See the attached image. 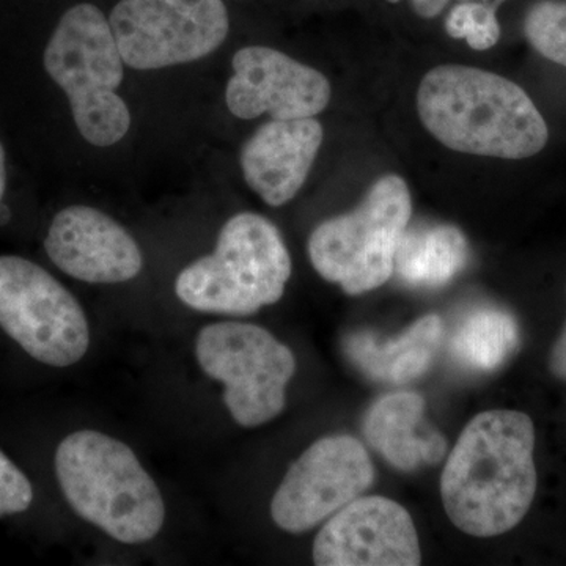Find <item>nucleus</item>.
<instances>
[{"instance_id":"obj_1","label":"nucleus","mask_w":566,"mask_h":566,"mask_svg":"<svg viewBox=\"0 0 566 566\" xmlns=\"http://www.w3.org/2000/svg\"><path fill=\"white\" fill-rule=\"evenodd\" d=\"M531 417L494 409L474 417L458 438L441 476L442 504L453 526L497 536L527 515L536 493Z\"/></svg>"},{"instance_id":"obj_2","label":"nucleus","mask_w":566,"mask_h":566,"mask_svg":"<svg viewBox=\"0 0 566 566\" xmlns=\"http://www.w3.org/2000/svg\"><path fill=\"white\" fill-rule=\"evenodd\" d=\"M420 120L450 150L526 159L546 147L549 132L526 92L506 77L463 65L428 71L417 93Z\"/></svg>"},{"instance_id":"obj_3","label":"nucleus","mask_w":566,"mask_h":566,"mask_svg":"<svg viewBox=\"0 0 566 566\" xmlns=\"http://www.w3.org/2000/svg\"><path fill=\"white\" fill-rule=\"evenodd\" d=\"M55 474L74 513L117 542L140 545L161 531V491L117 439L93 430L66 436L55 452Z\"/></svg>"},{"instance_id":"obj_4","label":"nucleus","mask_w":566,"mask_h":566,"mask_svg":"<svg viewBox=\"0 0 566 566\" xmlns=\"http://www.w3.org/2000/svg\"><path fill=\"white\" fill-rule=\"evenodd\" d=\"M292 259L273 222L255 212L233 216L211 255L181 271L175 293L193 311L248 316L281 301Z\"/></svg>"},{"instance_id":"obj_5","label":"nucleus","mask_w":566,"mask_h":566,"mask_svg":"<svg viewBox=\"0 0 566 566\" xmlns=\"http://www.w3.org/2000/svg\"><path fill=\"white\" fill-rule=\"evenodd\" d=\"M411 212L403 178H379L356 210L323 222L311 234L308 256L316 273L353 296L385 285Z\"/></svg>"},{"instance_id":"obj_6","label":"nucleus","mask_w":566,"mask_h":566,"mask_svg":"<svg viewBox=\"0 0 566 566\" xmlns=\"http://www.w3.org/2000/svg\"><path fill=\"white\" fill-rule=\"evenodd\" d=\"M196 356L205 374L226 387L223 401L241 427H260L285 408L296 359L289 346L263 327L208 324L197 335Z\"/></svg>"},{"instance_id":"obj_7","label":"nucleus","mask_w":566,"mask_h":566,"mask_svg":"<svg viewBox=\"0 0 566 566\" xmlns=\"http://www.w3.org/2000/svg\"><path fill=\"white\" fill-rule=\"evenodd\" d=\"M0 327L29 356L51 367L80 363L91 345L81 304L39 264L0 256Z\"/></svg>"},{"instance_id":"obj_8","label":"nucleus","mask_w":566,"mask_h":566,"mask_svg":"<svg viewBox=\"0 0 566 566\" xmlns=\"http://www.w3.org/2000/svg\"><path fill=\"white\" fill-rule=\"evenodd\" d=\"M125 65L159 70L199 61L229 35L222 0H120L109 18Z\"/></svg>"},{"instance_id":"obj_9","label":"nucleus","mask_w":566,"mask_h":566,"mask_svg":"<svg viewBox=\"0 0 566 566\" xmlns=\"http://www.w3.org/2000/svg\"><path fill=\"white\" fill-rule=\"evenodd\" d=\"M375 480L365 447L346 434L326 436L294 461L271 502L275 526L304 534L360 497Z\"/></svg>"},{"instance_id":"obj_10","label":"nucleus","mask_w":566,"mask_h":566,"mask_svg":"<svg viewBox=\"0 0 566 566\" xmlns=\"http://www.w3.org/2000/svg\"><path fill=\"white\" fill-rule=\"evenodd\" d=\"M123 66L111 22L92 3L66 11L44 51V69L69 96L71 112L115 98Z\"/></svg>"},{"instance_id":"obj_11","label":"nucleus","mask_w":566,"mask_h":566,"mask_svg":"<svg viewBox=\"0 0 566 566\" xmlns=\"http://www.w3.org/2000/svg\"><path fill=\"white\" fill-rule=\"evenodd\" d=\"M420 560L411 515L382 495L354 499L331 516L314 543L318 566H417Z\"/></svg>"},{"instance_id":"obj_12","label":"nucleus","mask_w":566,"mask_h":566,"mask_svg":"<svg viewBox=\"0 0 566 566\" xmlns=\"http://www.w3.org/2000/svg\"><path fill=\"white\" fill-rule=\"evenodd\" d=\"M232 65L226 103L234 117L252 120L270 114L274 120L312 118L329 104L326 76L281 51L243 48L234 54Z\"/></svg>"},{"instance_id":"obj_13","label":"nucleus","mask_w":566,"mask_h":566,"mask_svg":"<svg viewBox=\"0 0 566 566\" xmlns=\"http://www.w3.org/2000/svg\"><path fill=\"white\" fill-rule=\"evenodd\" d=\"M44 249L59 270L82 282H128L144 266L132 234L103 211L82 205L55 216Z\"/></svg>"},{"instance_id":"obj_14","label":"nucleus","mask_w":566,"mask_h":566,"mask_svg":"<svg viewBox=\"0 0 566 566\" xmlns=\"http://www.w3.org/2000/svg\"><path fill=\"white\" fill-rule=\"evenodd\" d=\"M322 144L315 118L264 123L241 150L245 182L264 202L282 207L303 188Z\"/></svg>"},{"instance_id":"obj_15","label":"nucleus","mask_w":566,"mask_h":566,"mask_svg":"<svg viewBox=\"0 0 566 566\" xmlns=\"http://www.w3.org/2000/svg\"><path fill=\"white\" fill-rule=\"evenodd\" d=\"M368 446L401 472L444 460V436L424 422V400L416 392L389 394L379 398L364 417Z\"/></svg>"},{"instance_id":"obj_16","label":"nucleus","mask_w":566,"mask_h":566,"mask_svg":"<svg viewBox=\"0 0 566 566\" xmlns=\"http://www.w3.org/2000/svg\"><path fill=\"white\" fill-rule=\"evenodd\" d=\"M444 323L427 315L395 338L359 331L345 338L344 349L357 370L386 385H405L420 378L433 364L444 340Z\"/></svg>"},{"instance_id":"obj_17","label":"nucleus","mask_w":566,"mask_h":566,"mask_svg":"<svg viewBox=\"0 0 566 566\" xmlns=\"http://www.w3.org/2000/svg\"><path fill=\"white\" fill-rule=\"evenodd\" d=\"M469 260V245L457 227L439 223L405 230L394 271L406 285L416 289H439L464 270Z\"/></svg>"},{"instance_id":"obj_18","label":"nucleus","mask_w":566,"mask_h":566,"mask_svg":"<svg viewBox=\"0 0 566 566\" xmlns=\"http://www.w3.org/2000/svg\"><path fill=\"white\" fill-rule=\"evenodd\" d=\"M520 337V326L509 312L479 308L458 324L450 354L465 370L490 374L516 353Z\"/></svg>"},{"instance_id":"obj_19","label":"nucleus","mask_w":566,"mask_h":566,"mask_svg":"<svg viewBox=\"0 0 566 566\" xmlns=\"http://www.w3.org/2000/svg\"><path fill=\"white\" fill-rule=\"evenodd\" d=\"M524 33L538 54L566 69V2H536L527 11Z\"/></svg>"},{"instance_id":"obj_20","label":"nucleus","mask_w":566,"mask_h":566,"mask_svg":"<svg viewBox=\"0 0 566 566\" xmlns=\"http://www.w3.org/2000/svg\"><path fill=\"white\" fill-rule=\"evenodd\" d=\"M446 29L453 39L468 41L475 51H486L501 39V25L491 3H460L450 11Z\"/></svg>"},{"instance_id":"obj_21","label":"nucleus","mask_w":566,"mask_h":566,"mask_svg":"<svg viewBox=\"0 0 566 566\" xmlns=\"http://www.w3.org/2000/svg\"><path fill=\"white\" fill-rule=\"evenodd\" d=\"M32 501L31 480L0 450V517L25 512Z\"/></svg>"},{"instance_id":"obj_22","label":"nucleus","mask_w":566,"mask_h":566,"mask_svg":"<svg viewBox=\"0 0 566 566\" xmlns=\"http://www.w3.org/2000/svg\"><path fill=\"white\" fill-rule=\"evenodd\" d=\"M549 370L560 381L566 382V324L549 354Z\"/></svg>"},{"instance_id":"obj_23","label":"nucleus","mask_w":566,"mask_h":566,"mask_svg":"<svg viewBox=\"0 0 566 566\" xmlns=\"http://www.w3.org/2000/svg\"><path fill=\"white\" fill-rule=\"evenodd\" d=\"M412 9L424 20L438 17L446 9L449 0H411Z\"/></svg>"},{"instance_id":"obj_24","label":"nucleus","mask_w":566,"mask_h":566,"mask_svg":"<svg viewBox=\"0 0 566 566\" xmlns=\"http://www.w3.org/2000/svg\"><path fill=\"white\" fill-rule=\"evenodd\" d=\"M7 186V170H6V150L0 144V200H2L3 192Z\"/></svg>"},{"instance_id":"obj_25","label":"nucleus","mask_w":566,"mask_h":566,"mask_svg":"<svg viewBox=\"0 0 566 566\" xmlns=\"http://www.w3.org/2000/svg\"><path fill=\"white\" fill-rule=\"evenodd\" d=\"M10 219V210L7 205L0 203V226H3V223L9 222Z\"/></svg>"},{"instance_id":"obj_26","label":"nucleus","mask_w":566,"mask_h":566,"mask_svg":"<svg viewBox=\"0 0 566 566\" xmlns=\"http://www.w3.org/2000/svg\"><path fill=\"white\" fill-rule=\"evenodd\" d=\"M483 2H486V3H494V6H497V3H501V2H504V0H483Z\"/></svg>"},{"instance_id":"obj_27","label":"nucleus","mask_w":566,"mask_h":566,"mask_svg":"<svg viewBox=\"0 0 566 566\" xmlns=\"http://www.w3.org/2000/svg\"><path fill=\"white\" fill-rule=\"evenodd\" d=\"M387 2H390V3H398V2H400V0H387Z\"/></svg>"}]
</instances>
